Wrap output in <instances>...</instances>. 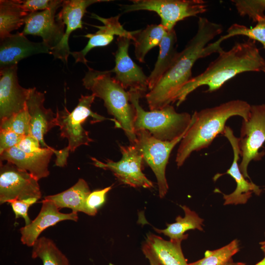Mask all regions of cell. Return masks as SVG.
<instances>
[{
	"mask_svg": "<svg viewBox=\"0 0 265 265\" xmlns=\"http://www.w3.org/2000/svg\"><path fill=\"white\" fill-rule=\"evenodd\" d=\"M22 6L27 13L44 11L48 9L55 4L58 0H20Z\"/></svg>",
	"mask_w": 265,
	"mask_h": 265,
	"instance_id": "obj_35",
	"label": "cell"
},
{
	"mask_svg": "<svg viewBox=\"0 0 265 265\" xmlns=\"http://www.w3.org/2000/svg\"><path fill=\"white\" fill-rule=\"evenodd\" d=\"M24 136L12 131L0 130V154L17 146Z\"/></svg>",
	"mask_w": 265,
	"mask_h": 265,
	"instance_id": "obj_36",
	"label": "cell"
},
{
	"mask_svg": "<svg viewBox=\"0 0 265 265\" xmlns=\"http://www.w3.org/2000/svg\"><path fill=\"white\" fill-rule=\"evenodd\" d=\"M0 130L12 131L23 136L30 134V116L26 107L9 118L0 121Z\"/></svg>",
	"mask_w": 265,
	"mask_h": 265,
	"instance_id": "obj_31",
	"label": "cell"
},
{
	"mask_svg": "<svg viewBox=\"0 0 265 265\" xmlns=\"http://www.w3.org/2000/svg\"><path fill=\"white\" fill-rule=\"evenodd\" d=\"M112 186L90 193L86 201V214L94 216L97 212V209L105 201L106 194L111 189Z\"/></svg>",
	"mask_w": 265,
	"mask_h": 265,
	"instance_id": "obj_33",
	"label": "cell"
},
{
	"mask_svg": "<svg viewBox=\"0 0 265 265\" xmlns=\"http://www.w3.org/2000/svg\"><path fill=\"white\" fill-rule=\"evenodd\" d=\"M251 105L242 100H233L212 107L195 111L192 121L180 142L176 157L178 167L194 151L208 147L214 138L222 134L229 118L238 116L247 120Z\"/></svg>",
	"mask_w": 265,
	"mask_h": 265,
	"instance_id": "obj_3",
	"label": "cell"
},
{
	"mask_svg": "<svg viewBox=\"0 0 265 265\" xmlns=\"http://www.w3.org/2000/svg\"><path fill=\"white\" fill-rule=\"evenodd\" d=\"M32 258H39L43 265H70L66 256L50 238H39L32 246Z\"/></svg>",
	"mask_w": 265,
	"mask_h": 265,
	"instance_id": "obj_28",
	"label": "cell"
},
{
	"mask_svg": "<svg viewBox=\"0 0 265 265\" xmlns=\"http://www.w3.org/2000/svg\"><path fill=\"white\" fill-rule=\"evenodd\" d=\"M239 250L238 241L235 239L219 249L207 250L203 258L188 265H222L232 259Z\"/></svg>",
	"mask_w": 265,
	"mask_h": 265,
	"instance_id": "obj_30",
	"label": "cell"
},
{
	"mask_svg": "<svg viewBox=\"0 0 265 265\" xmlns=\"http://www.w3.org/2000/svg\"><path fill=\"white\" fill-rule=\"evenodd\" d=\"M18 65L0 69V119L5 120L26 107L30 88L20 85Z\"/></svg>",
	"mask_w": 265,
	"mask_h": 265,
	"instance_id": "obj_14",
	"label": "cell"
},
{
	"mask_svg": "<svg viewBox=\"0 0 265 265\" xmlns=\"http://www.w3.org/2000/svg\"><path fill=\"white\" fill-rule=\"evenodd\" d=\"M91 15V18L101 21L103 25H93L99 30L95 33H87L84 35L89 39L86 46L80 51L71 53L76 62H81L86 66L88 61L85 56L91 50L96 47L108 45L113 40L114 35L128 38L133 41L135 35L139 31L136 30L130 31L124 29L119 21L120 15L108 18L100 17L94 13Z\"/></svg>",
	"mask_w": 265,
	"mask_h": 265,
	"instance_id": "obj_16",
	"label": "cell"
},
{
	"mask_svg": "<svg viewBox=\"0 0 265 265\" xmlns=\"http://www.w3.org/2000/svg\"><path fill=\"white\" fill-rule=\"evenodd\" d=\"M42 207L37 217L31 222L22 227L21 241L27 246L32 247L39 238L40 234L47 228L64 220L77 221L78 212L62 213L55 204L49 200L44 199Z\"/></svg>",
	"mask_w": 265,
	"mask_h": 265,
	"instance_id": "obj_19",
	"label": "cell"
},
{
	"mask_svg": "<svg viewBox=\"0 0 265 265\" xmlns=\"http://www.w3.org/2000/svg\"><path fill=\"white\" fill-rule=\"evenodd\" d=\"M0 45V69L18 65L22 59L34 54H50V49L43 42H32L22 32L1 39Z\"/></svg>",
	"mask_w": 265,
	"mask_h": 265,
	"instance_id": "obj_18",
	"label": "cell"
},
{
	"mask_svg": "<svg viewBox=\"0 0 265 265\" xmlns=\"http://www.w3.org/2000/svg\"><path fill=\"white\" fill-rule=\"evenodd\" d=\"M241 16H247L253 22H257L265 16V0H232Z\"/></svg>",
	"mask_w": 265,
	"mask_h": 265,
	"instance_id": "obj_32",
	"label": "cell"
},
{
	"mask_svg": "<svg viewBox=\"0 0 265 265\" xmlns=\"http://www.w3.org/2000/svg\"><path fill=\"white\" fill-rule=\"evenodd\" d=\"M119 146L122 155L119 161L114 162L107 159L103 162L91 157L93 164L97 167L110 170L124 184L133 187H153V183L142 172L144 161L136 146L134 145Z\"/></svg>",
	"mask_w": 265,
	"mask_h": 265,
	"instance_id": "obj_10",
	"label": "cell"
},
{
	"mask_svg": "<svg viewBox=\"0 0 265 265\" xmlns=\"http://www.w3.org/2000/svg\"><path fill=\"white\" fill-rule=\"evenodd\" d=\"M132 4L121 5L124 13L147 10L156 12L161 18V24L167 31L178 22L197 16L207 11V1L203 0H132Z\"/></svg>",
	"mask_w": 265,
	"mask_h": 265,
	"instance_id": "obj_7",
	"label": "cell"
},
{
	"mask_svg": "<svg viewBox=\"0 0 265 265\" xmlns=\"http://www.w3.org/2000/svg\"><path fill=\"white\" fill-rule=\"evenodd\" d=\"M239 146L241 160L239 169L245 178H249L248 166L252 160H259L264 156L259 150L265 142V104L251 105L247 120H243Z\"/></svg>",
	"mask_w": 265,
	"mask_h": 265,
	"instance_id": "obj_8",
	"label": "cell"
},
{
	"mask_svg": "<svg viewBox=\"0 0 265 265\" xmlns=\"http://www.w3.org/2000/svg\"><path fill=\"white\" fill-rule=\"evenodd\" d=\"M135 133L136 141L134 145L142 155L144 162L154 172L157 179L159 196L161 198H163L168 189L165 177L166 165L171 151L180 142L185 134L174 140L167 141L156 138L145 130H138Z\"/></svg>",
	"mask_w": 265,
	"mask_h": 265,
	"instance_id": "obj_9",
	"label": "cell"
},
{
	"mask_svg": "<svg viewBox=\"0 0 265 265\" xmlns=\"http://www.w3.org/2000/svg\"><path fill=\"white\" fill-rule=\"evenodd\" d=\"M229 141L233 151V160L226 174L230 175L235 181L237 186L231 193H222L225 200L224 205L244 204L251 197L252 193L259 195L262 190L252 182H249L241 172L238 163L240 157L239 138L236 137L231 128L226 126L222 134Z\"/></svg>",
	"mask_w": 265,
	"mask_h": 265,
	"instance_id": "obj_17",
	"label": "cell"
},
{
	"mask_svg": "<svg viewBox=\"0 0 265 265\" xmlns=\"http://www.w3.org/2000/svg\"><path fill=\"white\" fill-rule=\"evenodd\" d=\"M56 151L50 147L45 148L39 152L26 153L14 146L0 154V161L6 160L10 162L19 168L28 172L39 180L49 176V164Z\"/></svg>",
	"mask_w": 265,
	"mask_h": 265,
	"instance_id": "obj_21",
	"label": "cell"
},
{
	"mask_svg": "<svg viewBox=\"0 0 265 265\" xmlns=\"http://www.w3.org/2000/svg\"><path fill=\"white\" fill-rule=\"evenodd\" d=\"M260 244L261 245V249L264 252V253L265 252V239L262 241V242H260Z\"/></svg>",
	"mask_w": 265,
	"mask_h": 265,
	"instance_id": "obj_39",
	"label": "cell"
},
{
	"mask_svg": "<svg viewBox=\"0 0 265 265\" xmlns=\"http://www.w3.org/2000/svg\"><path fill=\"white\" fill-rule=\"evenodd\" d=\"M63 0H58L52 7L42 11L29 13L25 19L22 32L24 35L40 36L51 52L56 49L65 34V26L56 17L57 10L61 7Z\"/></svg>",
	"mask_w": 265,
	"mask_h": 265,
	"instance_id": "obj_12",
	"label": "cell"
},
{
	"mask_svg": "<svg viewBox=\"0 0 265 265\" xmlns=\"http://www.w3.org/2000/svg\"><path fill=\"white\" fill-rule=\"evenodd\" d=\"M109 0H63L60 11L56 15L65 26L64 37L58 47L51 52L55 58L66 63L71 52L68 44L71 33L77 29L82 28V19L90 5L99 2H108Z\"/></svg>",
	"mask_w": 265,
	"mask_h": 265,
	"instance_id": "obj_15",
	"label": "cell"
},
{
	"mask_svg": "<svg viewBox=\"0 0 265 265\" xmlns=\"http://www.w3.org/2000/svg\"><path fill=\"white\" fill-rule=\"evenodd\" d=\"M237 35L245 36L248 39L259 41L265 50V16L259 19L253 27L249 28L238 24L232 25L228 28L227 33L221 36L216 42L221 44L224 40Z\"/></svg>",
	"mask_w": 265,
	"mask_h": 265,
	"instance_id": "obj_29",
	"label": "cell"
},
{
	"mask_svg": "<svg viewBox=\"0 0 265 265\" xmlns=\"http://www.w3.org/2000/svg\"><path fill=\"white\" fill-rule=\"evenodd\" d=\"M110 70L101 71L88 67L82 80L84 87L102 99L108 113L114 117L116 126L124 131L130 142L134 145L135 111L130 94L111 76Z\"/></svg>",
	"mask_w": 265,
	"mask_h": 265,
	"instance_id": "obj_4",
	"label": "cell"
},
{
	"mask_svg": "<svg viewBox=\"0 0 265 265\" xmlns=\"http://www.w3.org/2000/svg\"><path fill=\"white\" fill-rule=\"evenodd\" d=\"M131 40L124 37L117 38V50L113 53L115 65L110 71L115 73L113 78L125 89L145 93L148 89V77L129 54Z\"/></svg>",
	"mask_w": 265,
	"mask_h": 265,
	"instance_id": "obj_13",
	"label": "cell"
},
{
	"mask_svg": "<svg viewBox=\"0 0 265 265\" xmlns=\"http://www.w3.org/2000/svg\"><path fill=\"white\" fill-rule=\"evenodd\" d=\"M167 32V29L161 24L148 25L144 29L139 30L133 41L136 58L140 62H144L146 54L159 46Z\"/></svg>",
	"mask_w": 265,
	"mask_h": 265,
	"instance_id": "obj_26",
	"label": "cell"
},
{
	"mask_svg": "<svg viewBox=\"0 0 265 265\" xmlns=\"http://www.w3.org/2000/svg\"><path fill=\"white\" fill-rule=\"evenodd\" d=\"M28 14L23 8L20 0H0V40L25 24V19Z\"/></svg>",
	"mask_w": 265,
	"mask_h": 265,
	"instance_id": "obj_25",
	"label": "cell"
},
{
	"mask_svg": "<svg viewBox=\"0 0 265 265\" xmlns=\"http://www.w3.org/2000/svg\"><path fill=\"white\" fill-rule=\"evenodd\" d=\"M38 200V199L36 198H29L23 200H11L8 203L11 206L15 215V218L23 217L25 221V225H27L32 221L28 216V209Z\"/></svg>",
	"mask_w": 265,
	"mask_h": 265,
	"instance_id": "obj_34",
	"label": "cell"
},
{
	"mask_svg": "<svg viewBox=\"0 0 265 265\" xmlns=\"http://www.w3.org/2000/svg\"><path fill=\"white\" fill-rule=\"evenodd\" d=\"M129 92L135 111V132L145 130L157 139L171 141L184 135L191 124L192 115L187 112H177L171 105L160 109L144 110L139 100L144 93L132 90Z\"/></svg>",
	"mask_w": 265,
	"mask_h": 265,
	"instance_id": "obj_5",
	"label": "cell"
},
{
	"mask_svg": "<svg viewBox=\"0 0 265 265\" xmlns=\"http://www.w3.org/2000/svg\"><path fill=\"white\" fill-rule=\"evenodd\" d=\"M223 31L222 26L199 17L195 35L179 54L172 65L155 87L145 95L151 110L160 109L173 102L176 93L192 78V68L199 59L223 49L210 43Z\"/></svg>",
	"mask_w": 265,
	"mask_h": 265,
	"instance_id": "obj_1",
	"label": "cell"
},
{
	"mask_svg": "<svg viewBox=\"0 0 265 265\" xmlns=\"http://www.w3.org/2000/svg\"><path fill=\"white\" fill-rule=\"evenodd\" d=\"M181 207L185 212V216H178L176 222L167 224V227L163 230L155 229L157 232L163 234L169 237L170 239L184 240L187 238V234L185 233L189 230L197 229L203 231L202 225L204 219L200 218L194 211L186 206Z\"/></svg>",
	"mask_w": 265,
	"mask_h": 265,
	"instance_id": "obj_27",
	"label": "cell"
},
{
	"mask_svg": "<svg viewBox=\"0 0 265 265\" xmlns=\"http://www.w3.org/2000/svg\"><path fill=\"white\" fill-rule=\"evenodd\" d=\"M16 146L26 153L39 152L45 148L41 146L39 141L31 133L24 136Z\"/></svg>",
	"mask_w": 265,
	"mask_h": 265,
	"instance_id": "obj_37",
	"label": "cell"
},
{
	"mask_svg": "<svg viewBox=\"0 0 265 265\" xmlns=\"http://www.w3.org/2000/svg\"><path fill=\"white\" fill-rule=\"evenodd\" d=\"M182 240H165L150 234L142 246V251L151 265H188L181 248Z\"/></svg>",
	"mask_w": 265,
	"mask_h": 265,
	"instance_id": "obj_20",
	"label": "cell"
},
{
	"mask_svg": "<svg viewBox=\"0 0 265 265\" xmlns=\"http://www.w3.org/2000/svg\"><path fill=\"white\" fill-rule=\"evenodd\" d=\"M91 192L86 182L80 179L69 189L56 194L47 196L44 199L53 202L59 209L67 208L71 209L72 212L86 213V201Z\"/></svg>",
	"mask_w": 265,
	"mask_h": 265,
	"instance_id": "obj_24",
	"label": "cell"
},
{
	"mask_svg": "<svg viewBox=\"0 0 265 265\" xmlns=\"http://www.w3.org/2000/svg\"><path fill=\"white\" fill-rule=\"evenodd\" d=\"M255 265H265V256L264 258L263 259V260H262L260 262L258 263Z\"/></svg>",
	"mask_w": 265,
	"mask_h": 265,
	"instance_id": "obj_40",
	"label": "cell"
},
{
	"mask_svg": "<svg viewBox=\"0 0 265 265\" xmlns=\"http://www.w3.org/2000/svg\"><path fill=\"white\" fill-rule=\"evenodd\" d=\"M222 265H247L245 263L241 262H234L232 258Z\"/></svg>",
	"mask_w": 265,
	"mask_h": 265,
	"instance_id": "obj_38",
	"label": "cell"
},
{
	"mask_svg": "<svg viewBox=\"0 0 265 265\" xmlns=\"http://www.w3.org/2000/svg\"><path fill=\"white\" fill-rule=\"evenodd\" d=\"M44 94L35 87L30 88L26 107L30 116V133L39 142L43 148H50L44 141V136L56 126L55 113L44 106Z\"/></svg>",
	"mask_w": 265,
	"mask_h": 265,
	"instance_id": "obj_22",
	"label": "cell"
},
{
	"mask_svg": "<svg viewBox=\"0 0 265 265\" xmlns=\"http://www.w3.org/2000/svg\"><path fill=\"white\" fill-rule=\"evenodd\" d=\"M95 97L93 94L86 96L81 95L77 106L72 112L68 111L65 106L62 110L56 108L55 126L60 128V136L68 139V145L65 148L69 152H74L79 146L88 145L93 141L89 136V132L82 126L89 117L93 118L92 123L109 119L116 124L114 119L105 118L92 111L91 106Z\"/></svg>",
	"mask_w": 265,
	"mask_h": 265,
	"instance_id": "obj_6",
	"label": "cell"
},
{
	"mask_svg": "<svg viewBox=\"0 0 265 265\" xmlns=\"http://www.w3.org/2000/svg\"><path fill=\"white\" fill-rule=\"evenodd\" d=\"M218 57L206 70L192 77L176 93L173 102L180 106L187 96L198 87H208L206 92L219 89L226 82L236 75L246 72L265 73V59L260 53L256 41L248 39L237 42L227 51L222 50Z\"/></svg>",
	"mask_w": 265,
	"mask_h": 265,
	"instance_id": "obj_2",
	"label": "cell"
},
{
	"mask_svg": "<svg viewBox=\"0 0 265 265\" xmlns=\"http://www.w3.org/2000/svg\"><path fill=\"white\" fill-rule=\"evenodd\" d=\"M38 180L28 172L7 162H0V203L29 198L40 199L41 191Z\"/></svg>",
	"mask_w": 265,
	"mask_h": 265,
	"instance_id": "obj_11",
	"label": "cell"
},
{
	"mask_svg": "<svg viewBox=\"0 0 265 265\" xmlns=\"http://www.w3.org/2000/svg\"><path fill=\"white\" fill-rule=\"evenodd\" d=\"M177 38L174 29L167 31L159 45V51L154 69L148 77V87L152 90L168 70L176 59Z\"/></svg>",
	"mask_w": 265,
	"mask_h": 265,
	"instance_id": "obj_23",
	"label": "cell"
}]
</instances>
